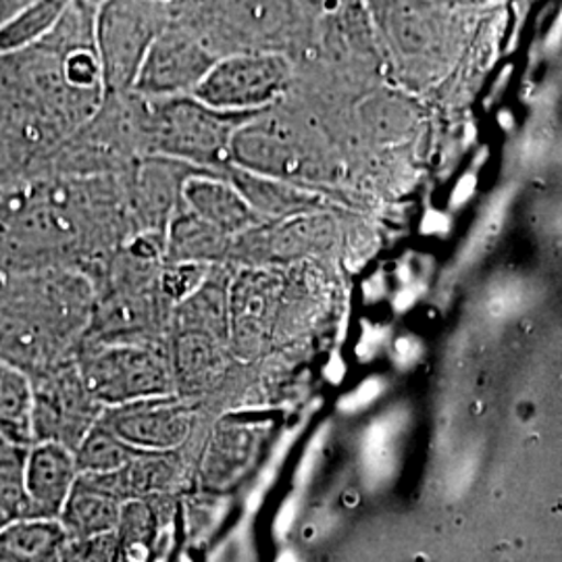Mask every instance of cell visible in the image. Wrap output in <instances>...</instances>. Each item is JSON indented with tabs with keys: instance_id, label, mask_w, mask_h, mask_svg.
I'll return each mask as SVG.
<instances>
[{
	"instance_id": "6da1fadb",
	"label": "cell",
	"mask_w": 562,
	"mask_h": 562,
	"mask_svg": "<svg viewBox=\"0 0 562 562\" xmlns=\"http://www.w3.org/2000/svg\"><path fill=\"white\" fill-rule=\"evenodd\" d=\"M78 371L86 390L102 411L176 396L169 359L142 341L111 344L86 357Z\"/></svg>"
},
{
	"instance_id": "7a4b0ae2",
	"label": "cell",
	"mask_w": 562,
	"mask_h": 562,
	"mask_svg": "<svg viewBox=\"0 0 562 562\" xmlns=\"http://www.w3.org/2000/svg\"><path fill=\"white\" fill-rule=\"evenodd\" d=\"M255 115L223 113L194 97L159 99L148 115V136L162 155L192 162L232 157V142Z\"/></svg>"
},
{
	"instance_id": "3957f363",
	"label": "cell",
	"mask_w": 562,
	"mask_h": 562,
	"mask_svg": "<svg viewBox=\"0 0 562 562\" xmlns=\"http://www.w3.org/2000/svg\"><path fill=\"white\" fill-rule=\"evenodd\" d=\"M285 80L288 67L281 57L244 50L215 60L192 97L223 113L255 115L280 94Z\"/></svg>"
},
{
	"instance_id": "277c9868",
	"label": "cell",
	"mask_w": 562,
	"mask_h": 562,
	"mask_svg": "<svg viewBox=\"0 0 562 562\" xmlns=\"http://www.w3.org/2000/svg\"><path fill=\"white\" fill-rule=\"evenodd\" d=\"M32 440L78 448L83 436L99 423V406L81 382L78 364L60 362L32 380Z\"/></svg>"
},
{
	"instance_id": "5b68a950",
	"label": "cell",
	"mask_w": 562,
	"mask_h": 562,
	"mask_svg": "<svg viewBox=\"0 0 562 562\" xmlns=\"http://www.w3.org/2000/svg\"><path fill=\"white\" fill-rule=\"evenodd\" d=\"M161 32L159 11L150 9L148 4H104L99 11L94 32V50L101 59L104 86L134 88L142 63Z\"/></svg>"
},
{
	"instance_id": "8992f818",
	"label": "cell",
	"mask_w": 562,
	"mask_h": 562,
	"mask_svg": "<svg viewBox=\"0 0 562 562\" xmlns=\"http://www.w3.org/2000/svg\"><path fill=\"white\" fill-rule=\"evenodd\" d=\"M217 57L190 32L162 27L142 63L134 90L153 99L192 97Z\"/></svg>"
},
{
	"instance_id": "52a82bcc",
	"label": "cell",
	"mask_w": 562,
	"mask_h": 562,
	"mask_svg": "<svg viewBox=\"0 0 562 562\" xmlns=\"http://www.w3.org/2000/svg\"><path fill=\"white\" fill-rule=\"evenodd\" d=\"M101 423L140 452H176L192 431V406L176 396L102 411Z\"/></svg>"
},
{
	"instance_id": "ba28073f",
	"label": "cell",
	"mask_w": 562,
	"mask_h": 562,
	"mask_svg": "<svg viewBox=\"0 0 562 562\" xmlns=\"http://www.w3.org/2000/svg\"><path fill=\"white\" fill-rule=\"evenodd\" d=\"M78 477L80 471L69 448L55 442L32 443L23 469L27 519L59 521Z\"/></svg>"
},
{
	"instance_id": "9c48e42d",
	"label": "cell",
	"mask_w": 562,
	"mask_h": 562,
	"mask_svg": "<svg viewBox=\"0 0 562 562\" xmlns=\"http://www.w3.org/2000/svg\"><path fill=\"white\" fill-rule=\"evenodd\" d=\"M222 334L201 327H180L171 348L173 394H202L217 382L225 371V346Z\"/></svg>"
},
{
	"instance_id": "30bf717a",
	"label": "cell",
	"mask_w": 562,
	"mask_h": 562,
	"mask_svg": "<svg viewBox=\"0 0 562 562\" xmlns=\"http://www.w3.org/2000/svg\"><path fill=\"white\" fill-rule=\"evenodd\" d=\"M181 475L176 452H140L106 475H83L123 506L169 494Z\"/></svg>"
},
{
	"instance_id": "8fae6325",
	"label": "cell",
	"mask_w": 562,
	"mask_h": 562,
	"mask_svg": "<svg viewBox=\"0 0 562 562\" xmlns=\"http://www.w3.org/2000/svg\"><path fill=\"white\" fill-rule=\"evenodd\" d=\"M183 199L196 220L222 236L238 234L257 222V213L244 199L240 188L217 178H190L183 186Z\"/></svg>"
},
{
	"instance_id": "7c38bea8",
	"label": "cell",
	"mask_w": 562,
	"mask_h": 562,
	"mask_svg": "<svg viewBox=\"0 0 562 562\" xmlns=\"http://www.w3.org/2000/svg\"><path fill=\"white\" fill-rule=\"evenodd\" d=\"M121 517L123 504L102 492L88 477L80 475L60 513L59 525L67 540L76 542L117 533Z\"/></svg>"
},
{
	"instance_id": "4fadbf2b",
	"label": "cell",
	"mask_w": 562,
	"mask_h": 562,
	"mask_svg": "<svg viewBox=\"0 0 562 562\" xmlns=\"http://www.w3.org/2000/svg\"><path fill=\"white\" fill-rule=\"evenodd\" d=\"M65 542L59 521L11 522L0 531V562H59Z\"/></svg>"
},
{
	"instance_id": "5bb4252c",
	"label": "cell",
	"mask_w": 562,
	"mask_h": 562,
	"mask_svg": "<svg viewBox=\"0 0 562 562\" xmlns=\"http://www.w3.org/2000/svg\"><path fill=\"white\" fill-rule=\"evenodd\" d=\"M65 11V2H25V7L0 25V57L36 46L59 25Z\"/></svg>"
},
{
	"instance_id": "9a60e30c",
	"label": "cell",
	"mask_w": 562,
	"mask_h": 562,
	"mask_svg": "<svg viewBox=\"0 0 562 562\" xmlns=\"http://www.w3.org/2000/svg\"><path fill=\"white\" fill-rule=\"evenodd\" d=\"M32 380L0 361V434L20 446H32Z\"/></svg>"
},
{
	"instance_id": "2e32d148",
	"label": "cell",
	"mask_w": 562,
	"mask_h": 562,
	"mask_svg": "<svg viewBox=\"0 0 562 562\" xmlns=\"http://www.w3.org/2000/svg\"><path fill=\"white\" fill-rule=\"evenodd\" d=\"M136 454H140V450H134L132 446L121 442L109 427L102 425L101 419L74 450L80 475L113 473L132 461Z\"/></svg>"
},
{
	"instance_id": "e0dca14e",
	"label": "cell",
	"mask_w": 562,
	"mask_h": 562,
	"mask_svg": "<svg viewBox=\"0 0 562 562\" xmlns=\"http://www.w3.org/2000/svg\"><path fill=\"white\" fill-rule=\"evenodd\" d=\"M60 71L67 88L83 97H92V92H99L104 86L101 59L97 50L86 42L63 46Z\"/></svg>"
},
{
	"instance_id": "ac0fdd59",
	"label": "cell",
	"mask_w": 562,
	"mask_h": 562,
	"mask_svg": "<svg viewBox=\"0 0 562 562\" xmlns=\"http://www.w3.org/2000/svg\"><path fill=\"white\" fill-rule=\"evenodd\" d=\"M121 542L117 533L90 540L65 542L59 562H120Z\"/></svg>"
},
{
	"instance_id": "d6986e66",
	"label": "cell",
	"mask_w": 562,
	"mask_h": 562,
	"mask_svg": "<svg viewBox=\"0 0 562 562\" xmlns=\"http://www.w3.org/2000/svg\"><path fill=\"white\" fill-rule=\"evenodd\" d=\"M21 448H27V446H20V443H13L11 440H7L2 434H0V467L4 462L9 461L13 454H18Z\"/></svg>"
},
{
	"instance_id": "ffe728a7",
	"label": "cell",
	"mask_w": 562,
	"mask_h": 562,
	"mask_svg": "<svg viewBox=\"0 0 562 562\" xmlns=\"http://www.w3.org/2000/svg\"><path fill=\"white\" fill-rule=\"evenodd\" d=\"M21 7H25L23 0H0V25L9 20L13 13H18Z\"/></svg>"
},
{
	"instance_id": "44dd1931",
	"label": "cell",
	"mask_w": 562,
	"mask_h": 562,
	"mask_svg": "<svg viewBox=\"0 0 562 562\" xmlns=\"http://www.w3.org/2000/svg\"><path fill=\"white\" fill-rule=\"evenodd\" d=\"M11 522H15V521H13V519H11V517H9V515H7V513H4V510H2V508H0V531H2V529H4V527H9V525H11Z\"/></svg>"
}]
</instances>
